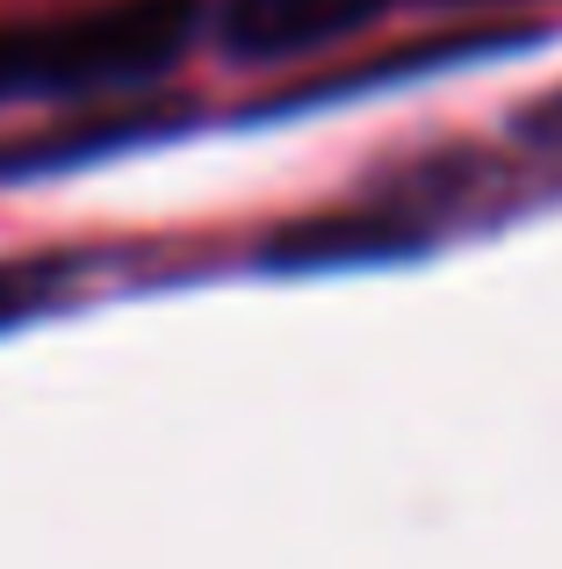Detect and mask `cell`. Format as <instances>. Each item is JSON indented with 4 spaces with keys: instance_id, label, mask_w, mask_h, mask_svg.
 Instances as JSON below:
<instances>
[{
    "instance_id": "1",
    "label": "cell",
    "mask_w": 562,
    "mask_h": 569,
    "mask_svg": "<svg viewBox=\"0 0 562 569\" xmlns=\"http://www.w3.org/2000/svg\"><path fill=\"white\" fill-rule=\"evenodd\" d=\"M202 29V0H94L0 22V101H72L159 80Z\"/></svg>"
},
{
    "instance_id": "2",
    "label": "cell",
    "mask_w": 562,
    "mask_h": 569,
    "mask_svg": "<svg viewBox=\"0 0 562 569\" xmlns=\"http://www.w3.org/2000/svg\"><path fill=\"white\" fill-rule=\"evenodd\" d=\"M440 231V194L419 202L411 188H368L339 209H318V217L274 231L268 267H347V260H382V252L425 246Z\"/></svg>"
},
{
    "instance_id": "3",
    "label": "cell",
    "mask_w": 562,
    "mask_h": 569,
    "mask_svg": "<svg viewBox=\"0 0 562 569\" xmlns=\"http://www.w3.org/2000/svg\"><path fill=\"white\" fill-rule=\"evenodd\" d=\"M397 0H217V43L231 66H295L353 43Z\"/></svg>"
},
{
    "instance_id": "4",
    "label": "cell",
    "mask_w": 562,
    "mask_h": 569,
    "mask_svg": "<svg viewBox=\"0 0 562 569\" xmlns=\"http://www.w3.org/2000/svg\"><path fill=\"white\" fill-rule=\"evenodd\" d=\"M51 296V281L37 274V267H0V325H14V318H29V310Z\"/></svg>"
},
{
    "instance_id": "5",
    "label": "cell",
    "mask_w": 562,
    "mask_h": 569,
    "mask_svg": "<svg viewBox=\"0 0 562 569\" xmlns=\"http://www.w3.org/2000/svg\"><path fill=\"white\" fill-rule=\"evenodd\" d=\"M520 138L534 144V152H562V87L520 109Z\"/></svg>"
},
{
    "instance_id": "6",
    "label": "cell",
    "mask_w": 562,
    "mask_h": 569,
    "mask_svg": "<svg viewBox=\"0 0 562 569\" xmlns=\"http://www.w3.org/2000/svg\"><path fill=\"white\" fill-rule=\"evenodd\" d=\"M433 8H520V0H433Z\"/></svg>"
}]
</instances>
